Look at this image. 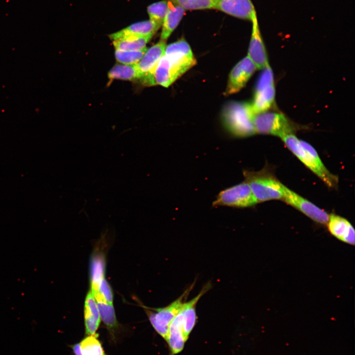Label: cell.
<instances>
[{
	"mask_svg": "<svg viewBox=\"0 0 355 355\" xmlns=\"http://www.w3.org/2000/svg\"><path fill=\"white\" fill-rule=\"evenodd\" d=\"M196 63L190 45L184 39L166 45L154 71V85L169 87Z\"/></svg>",
	"mask_w": 355,
	"mask_h": 355,
	"instance_id": "cell-1",
	"label": "cell"
},
{
	"mask_svg": "<svg viewBox=\"0 0 355 355\" xmlns=\"http://www.w3.org/2000/svg\"><path fill=\"white\" fill-rule=\"evenodd\" d=\"M281 139L287 148L328 186L337 187L338 177L325 167L313 146L304 141L299 140L293 133Z\"/></svg>",
	"mask_w": 355,
	"mask_h": 355,
	"instance_id": "cell-2",
	"label": "cell"
},
{
	"mask_svg": "<svg viewBox=\"0 0 355 355\" xmlns=\"http://www.w3.org/2000/svg\"><path fill=\"white\" fill-rule=\"evenodd\" d=\"M253 114L251 103L232 102L225 106L222 117L225 126L233 135L247 137L256 134Z\"/></svg>",
	"mask_w": 355,
	"mask_h": 355,
	"instance_id": "cell-3",
	"label": "cell"
},
{
	"mask_svg": "<svg viewBox=\"0 0 355 355\" xmlns=\"http://www.w3.org/2000/svg\"><path fill=\"white\" fill-rule=\"evenodd\" d=\"M243 175L257 203L283 200L284 185L269 172L264 170L259 172L245 170Z\"/></svg>",
	"mask_w": 355,
	"mask_h": 355,
	"instance_id": "cell-4",
	"label": "cell"
},
{
	"mask_svg": "<svg viewBox=\"0 0 355 355\" xmlns=\"http://www.w3.org/2000/svg\"><path fill=\"white\" fill-rule=\"evenodd\" d=\"M252 122L256 134L271 135L280 138L294 134L298 127L284 114L268 111L254 112Z\"/></svg>",
	"mask_w": 355,
	"mask_h": 355,
	"instance_id": "cell-5",
	"label": "cell"
},
{
	"mask_svg": "<svg viewBox=\"0 0 355 355\" xmlns=\"http://www.w3.org/2000/svg\"><path fill=\"white\" fill-rule=\"evenodd\" d=\"M193 285H191L178 299L165 307L149 308L143 306L153 327L165 340L167 338L170 324L183 309L185 299Z\"/></svg>",
	"mask_w": 355,
	"mask_h": 355,
	"instance_id": "cell-6",
	"label": "cell"
},
{
	"mask_svg": "<svg viewBox=\"0 0 355 355\" xmlns=\"http://www.w3.org/2000/svg\"><path fill=\"white\" fill-rule=\"evenodd\" d=\"M275 94L273 73L268 65L259 76L251 103L254 113L268 111L274 103Z\"/></svg>",
	"mask_w": 355,
	"mask_h": 355,
	"instance_id": "cell-7",
	"label": "cell"
},
{
	"mask_svg": "<svg viewBox=\"0 0 355 355\" xmlns=\"http://www.w3.org/2000/svg\"><path fill=\"white\" fill-rule=\"evenodd\" d=\"M257 203L249 185L244 180L221 191L213 202V206L246 208L253 206Z\"/></svg>",
	"mask_w": 355,
	"mask_h": 355,
	"instance_id": "cell-8",
	"label": "cell"
},
{
	"mask_svg": "<svg viewBox=\"0 0 355 355\" xmlns=\"http://www.w3.org/2000/svg\"><path fill=\"white\" fill-rule=\"evenodd\" d=\"M313 221L320 224H326L329 214L310 201L284 185L283 200Z\"/></svg>",
	"mask_w": 355,
	"mask_h": 355,
	"instance_id": "cell-9",
	"label": "cell"
},
{
	"mask_svg": "<svg viewBox=\"0 0 355 355\" xmlns=\"http://www.w3.org/2000/svg\"><path fill=\"white\" fill-rule=\"evenodd\" d=\"M166 41L160 40L147 49L141 60L136 64L141 74V80L145 86L154 85L153 73L156 65L164 54Z\"/></svg>",
	"mask_w": 355,
	"mask_h": 355,
	"instance_id": "cell-10",
	"label": "cell"
},
{
	"mask_svg": "<svg viewBox=\"0 0 355 355\" xmlns=\"http://www.w3.org/2000/svg\"><path fill=\"white\" fill-rule=\"evenodd\" d=\"M256 69V66L248 56L240 61L230 72L224 95H230L241 90Z\"/></svg>",
	"mask_w": 355,
	"mask_h": 355,
	"instance_id": "cell-11",
	"label": "cell"
},
{
	"mask_svg": "<svg viewBox=\"0 0 355 355\" xmlns=\"http://www.w3.org/2000/svg\"><path fill=\"white\" fill-rule=\"evenodd\" d=\"M251 21L252 32L248 56L258 69H263L269 65L265 47L259 30L258 20L255 13Z\"/></svg>",
	"mask_w": 355,
	"mask_h": 355,
	"instance_id": "cell-12",
	"label": "cell"
},
{
	"mask_svg": "<svg viewBox=\"0 0 355 355\" xmlns=\"http://www.w3.org/2000/svg\"><path fill=\"white\" fill-rule=\"evenodd\" d=\"M214 8L231 16L251 21L256 13L250 0H214Z\"/></svg>",
	"mask_w": 355,
	"mask_h": 355,
	"instance_id": "cell-13",
	"label": "cell"
},
{
	"mask_svg": "<svg viewBox=\"0 0 355 355\" xmlns=\"http://www.w3.org/2000/svg\"><path fill=\"white\" fill-rule=\"evenodd\" d=\"M326 224L328 230L332 236L344 243L355 245V229L347 219L331 213L329 214Z\"/></svg>",
	"mask_w": 355,
	"mask_h": 355,
	"instance_id": "cell-14",
	"label": "cell"
},
{
	"mask_svg": "<svg viewBox=\"0 0 355 355\" xmlns=\"http://www.w3.org/2000/svg\"><path fill=\"white\" fill-rule=\"evenodd\" d=\"M211 287V284L209 283H207L196 297L184 303L181 313L182 314V332L185 341L188 339L190 333L197 322V317L195 310L196 304Z\"/></svg>",
	"mask_w": 355,
	"mask_h": 355,
	"instance_id": "cell-15",
	"label": "cell"
},
{
	"mask_svg": "<svg viewBox=\"0 0 355 355\" xmlns=\"http://www.w3.org/2000/svg\"><path fill=\"white\" fill-rule=\"evenodd\" d=\"M166 341L169 345L171 355H175L183 350L186 341L183 335L181 311L170 324Z\"/></svg>",
	"mask_w": 355,
	"mask_h": 355,
	"instance_id": "cell-16",
	"label": "cell"
},
{
	"mask_svg": "<svg viewBox=\"0 0 355 355\" xmlns=\"http://www.w3.org/2000/svg\"><path fill=\"white\" fill-rule=\"evenodd\" d=\"M100 316L95 298L90 291L84 303V322L87 335H96L100 323Z\"/></svg>",
	"mask_w": 355,
	"mask_h": 355,
	"instance_id": "cell-17",
	"label": "cell"
},
{
	"mask_svg": "<svg viewBox=\"0 0 355 355\" xmlns=\"http://www.w3.org/2000/svg\"><path fill=\"white\" fill-rule=\"evenodd\" d=\"M159 28L151 21L147 20L133 24L128 27L109 35L114 40L123 37L136 36H153Z\"/></svg>",
	"mask_w": 355,
	"mask_h": 355,
	"instance_id": "cell-18",
	"label": "cell"
},
{
	"mask_svg": "<svg viewBox=\"0 0 355 355\" xmlns=\"http://www.w3.org/2000/svg\"><path fill=\"white\" fill-rule=\"evenodd\" d=\"M184 11L185 9L176 4L172 8H169L162 25L160 40L165 41L167 40L178 25Z\"/></svg>",
	"mask_w": 355,
	"mask_h": 355,
	"instance_id": "cell-19",
	"label": "cell"
},
{
	"mask_svg": "<svg viewBox=\"0 0 355 355\" xmlns=\"http://www.w3.org/2000/svg\"><path fill=\"white\" fill-rule=\"evenodd\" d=\"M97 335H88L72 346L75 355H106Z\"/></svg>",
	"mask_w": 355,
	"mask_h": 355,
	"instance_id": "cell-20",
	"label": "cell"
},
{
	"mask_svg": "<svg viewBox=\"0 0 355 355\" xmlns=\"http://www.w3.org/2000/svg\"><path fill=\"white\" fill-rule=\"evenodd\" d=\"M106 262L102 253H94L91 261L90 282L91 292H97L98 286L105 277Z\"/></svg>",
	"mask_w": 355,
	"mask_h": 355,
	"instance_id": "cell-21",
	"label": "cell"
},
{
	"mask_svg": "<svg viewBox=\"0 0 355 355\" xmlns=\"http://www.w3.org/2000/svg\"><path fill=\"white\" fill-rule=\"evenodd\" d=\"M153 36H131L123 37L114 40L112 43L115 49L123 51L139 50L146 47L147 42Z\"/></svg>",
	"mask_w": 355,
	"mask_h": 355,
	"instance_id": "cell-22",
	"label": "cell"
},
{
	"mask_svg": "<svg viewBox=\"0 0 355 355\" xmlns=\"http://www.w3.org/2000/svg\"><path fill=\"white\" fill-rule=\"evenodd\" d=\"M108 77L110 80L116 79L129 81H134L141 78V74L136 64H116L109 71Z\"/></svg>",
	"mask_w": 355,
	"mask_h": 355,
	"instance_id": "cell-23",
	"label": "cell"
},
{
	"mask_svg": "<svg viewBox=\"0 0 355 355\" xmlns=\"http://www.w3.org/2000/svg\"><path fill=\"white\" fill-rule=\"evenodd\" d=\"M98 306L100 318L111 332H114L118 327L113 304H108L100 299H95Z\"/></svg>",
	"mask_w": 355,
	"mask_h": 355,
	"instance_id": "cell-24",
	"label": "cell"
},
{
	"mask_svg": "<svg viewBox=\"0 0 355 355\" xmlns=\"http://www.w3.org/2000/svg\"><path fill=\"white\" fill-rule=\"evenodd\" d=\"M169 9L168 3L166 0L156 2L149 5L147 7V12L150 20L160 28L163 24Z\"/></svg>",
	"mask_w": 355,
	"mask_h": 355,
	"instance_id": "cell-25",
	"label": "cell"
},
{
	"mask_svg": "<svg viewBox=\"0 0 355 355\" xmlns=\"http://www.w3.org/2000/svg\"><path fill=\"white\" fill-rule=\"evenodd\" d=\"M147 49L146 47L141 50L133 51L115 49V57L116 61L122 64L135 65L141 60Z\"/></svg>",
	"mask_w": 355,
	"mask_h": 355,
	"instance_id": "cell-26",
	"label": "cell"
},
{
	"mask_svg": "<svg viewBox=\"0 0 355 355\" xmlns=\"http://www.w3.org/2000/svg\"><path fill=\"white\" fill-rule=\"evenodd\" d=\"M174 3L184 9L194 10L214 8L212 0H172Z\"/></svg>",
	"mask_w": 355,
	"mask_h": 355,
	"instance_id": "cell-27",
	"label": "cell"
},
{
	"mask_svg": "<svg viewBox=\"0 0 355 355\" xmlns=\"http://www.w3.org/2000/svg\"><path fill=\"white\" fill-rule=\"evenodd\" d=\"M95 299H100L108 304H113V293L105 278L101 281L97 292L93 294Z\"/></svg>",
	"mask_w": 355,
	"mask_h": 355,
	"instance_id": "cell-28",
	"label": "cell"
},
{
	"mask_svg": "<svg viewBox=\"0 0 355 355\" xmlns=\"http://www.w3.org/2000/svg\"><path fill=\"white\" fill-rule=\"evenodd\" d=\"M213 0V1L214 0Z\"/></svg>",
	"mask_w": 355,
	"mask_h": 355,
	"instance_id": "cell-29",
	"label": "cell"
}]
</instances>
